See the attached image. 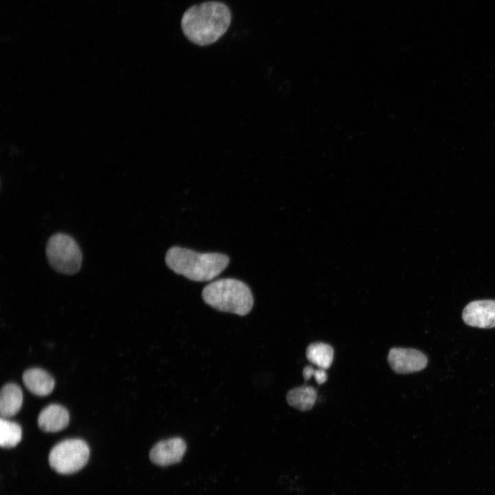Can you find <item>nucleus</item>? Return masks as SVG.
Returning <instances> with one entry per match:
<instances>
[{"instance_id":"obj_10","label":"nucleus","mask_w":495,"mask_h":495,"mask_svg":"<svg viewBox=\"0 0 495 495\" xmlns=\"http://www.w3.org/2000/svg\"><path fill=\"white\" fill-rule=\"evenodd\" d=\"M23 381L26 388L38 396L50 395L54 387L53 377L47 372L38 368L25 371L23 375Z\"/></svg>"},{"instance_id":"obj_3","label":"nucleus","mask_w":495,"mask_h":495,"mask_svg":"<svg viewBox=\"0 0 495 495\" xmlns=\"http://www.w3.org/2000/svg\"><path fill=\"white\" fill-rule=\"evenodd\" d=\"M204 302L214 309L239 316L247 315L254 305L249 287L234 278H223L206 285L202 291Z\"/></svg>"},{"instance_id":"obj_11","label":"nucleus","mask_w":495,"mask_h":495,"mask_svg":"<svg viewBox=\"0 0 495 495\" xmlns=\"http://www.w3.org/2000/svg\"><path fill=\"white\" fill-rule=\"evenodd\" d=\"M23 404V393L20 386L14 383L4 385L0 393V414L2 418L15 415Z\"/></svg>"},{"instance_id":"obj_8","label":"nucleus","mask_w":495,"mask_h":495,"mask_svg":"<svg viewBox=\"0 0 495 495\" xmlns=\"http://www.w3.org/2000/svg\"><path fill=\"white\" fill-rule=\"evenodd\" d=\"M463 321L471 327H495V300H479L470 302L462 314Z\"/></svg>"},{"instance_id":"obj_9","label":"nucleus","mask_w":495,"mask_h":495,"mask_svg":"<svg viewBox=\"0 0 495 495\" xmlns=\"http://www.w3.org/2000/svg\"><path fill=\"white\" fill-rule=\"evenodd\" d=\"M69 421L67 410L58 404H50L43 408L38 417V426L47 432H58L65 428Z\"/></svg>"},{"instance_id":"obj_14","label":"nucleus","mask_w":495,"mask_h":495,"mask_svg":"<svg viewBox=\"0 0 495 495\" xmlns=\"http://www.w3.org/2000/svg\"><path fill=\"white\" fill-rule=\"evenodd\" d=\"M21 437V428L17 423L1 417L0 445L2 448L14 447L19 443Z\"/></svg>"},{"instance_id":"obj_15","label":"nucleus","mask_w":495,"mask_h":495,"mask_svg":"<svg viewBox=\"0 0 495 495\" xmlns=\"http://www.w3.org/2000/svg\"><path fill=\"white\" fill-rule=\"evenodd\" d=\"M303 377L305 380H309L311 377L314 376L316 382L318 384H323L327 379V373L324 369H314L311 366H307L303 369Z\"/></svg>"},{"instance_id":"obj_4","label":"nucleus","mask_w":495,"mask_h":495,"mask_svg":"<svg viewBox=\"0 0 495 495\" xmlns=\"http://www.w3.org/2000/svg\"><path fill=\"white\" fill-rule=\"evenodd\" d=\"M46 255L51 267L59 273L74 274L81 267V250L76 241L68 234L52 235L47 243Z\"/></svg>"},{"instance_id":"obj_13","label":"nucleus","mask_w":495,"mask_h":495,"mask_svg":"<svg viewBox=\"0 0 495 495\" xmlns=\"http://www.w3.org/2000/svg\"><path fill=\"white\" fill-rule=\"evenodd\" d=\"M307 360L320 368H329L333 360V348L323 342H315L309 344L306 351Z\"/></svg>"},{"instance_id":"obj_12","label":"nucleus","mask_w":495,"mask_h":495,"mask_svg":"<svg viewBox=\"0 0 495 495\" xmlns=\"http://www.w3.org/2000/svg\"><path fill=\"white\" fill-rule=\"evenodd\" d=\"M317 398L316 389L311 386L304 385L290 390L286 396L287 403L300 410H310Z\"/></svg>"},{"instance_id":"obj_2","label":"nucleus","mask_w":495,"mask_h":495,"mask_svg":"<svg viewBox=\"0 0 495 495\" xmlns=\"http://www.w3.org/2000/svg\"><path fill=\"white\" fill-rule=\"evenodd\" d=\"M229 261L223 254L200 253L177 246L170 248L165 256L171 270L194 281L212 280L226 269Z\"/></svg>"},{"instance_id":"obj_1","label":"nucleus","mask_w":495,"mask_h":495,"mask_svg":"<svg viewBox=\"0 0 495 495\" xmlns=\"http://www.w3.org/2000/svg\"><path fill=\"white\" fill-rule=\"evenodd\" d=\"M230 22L231 12L225 3L206 1L189 8L183 14L181 25L189 41L205 46L220 38Z\"/></svg>"},{"instance_id":"obj_6","label":"nucleus","mask_w":495,"mask_h":495,"mask_svg":"<svg viewBox=\"0 0 495 495\" xmlns=\"http://www.w3.org/2000/svg\"><path fill=\"white\" fill-rule=\"evenodd\" d=\"M388 362L397 373H410L423 370L428 359L421 351L414 349L393 348L388 355Z\"/></svg>"},{"instance_id":"obj_5","label":"nucleus","mask_w":495,"mask_h":495,"mask_svg":"<svg viewBox=\"0 0 495 495\" xmlns=\"http://www.w3.org/2000/svg\"><path fill=\"white\" fill-rule=\"evenodd\" d=\"M89 456L87 443L80 439H69L56 444L49 454V464L56 472L68 474L82 469Z\"/></svg>"},{"instance_id":"obj_7","label":"nucleus","mask_w":495,"mask_h":495,"mask_svg":"<svg viewBox=\"0 0 495 495\" xmlns=\"http://www.w3.org/2000/svg\"><path fill=\"white\" fill-rule=\"evenodd\" d=\"M186 450V444L181 437H173L157 442L151 450V461L160 466L179 463Z\"/></svg>"}]
</instances>
